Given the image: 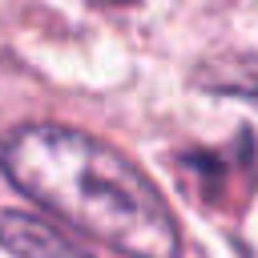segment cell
Returning <instances> with one entry per match:
<instances>
[{"label":"cell","mask_w":258,"mask_h":258,"mask_svg":"<svg viewBox=\"0 0 258 258\" xmlns=\"http://www.w3.org/2000/svg\"><path fill=\"white\" fill-rule=\"evenodd\" d=\"M0 173L40 210L125 258L181 254L177 218L149 173L85 129L16 125L0 137Z\"/></svg>","instance_id":"6da1fadb"},{"label":"cell","mask_w":258,"mask_h":258,"mask_svg":"<svg viewBox=\"0 0 258 258\" xmlns=\"http://www.w3.org/2000/svg\"><path fill=\"white\" fill-rule=\"evenodd\" d=\"M0 250L12 258H93L85 242L28 210H0Z\"/></svg>","instance_id":"7a4b0ae2"},{"label":"cell","mask_w":258,"mask_h":258,"mask_svg":"<svg viewBox=\"0 0 258 258\" xmlns=\"http://www.w3.org/2000/svg\"><path fill=\"white\" fill-rule=\"evenodd\" d=\"M194 85H202L206 93H222V97H238L258 105V56L254 52H226L218 60H206L194 73Z\"/></svg>","instance_id":"3957f363"},{"label":"cell","mask_w":258,"mask_h":258,"mask_svg":"<svg viewBox=\"0 0 258 258\" xmlns=\"http://www.w3.org/2000/svg\"><path fill=\"white\" fill-rule=\"evenodd\" d=\"M101 4H129V0H101Z\"/></svg>","instance_id":"277c9868"}]
</instances>
